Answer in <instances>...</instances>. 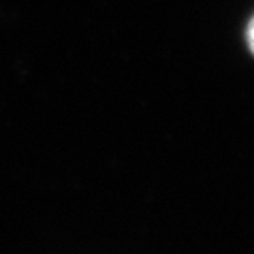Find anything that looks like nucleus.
Segmentation results:
<instances>
[{"label": "nucleus", "instance_id": "nucleus-1", "mask_svg": "<svg viewBox=\"0 0 254 254\" xmlns=\"http://www.w3.org/2000/svg\"><path fill=\"white\" fill-rule=\"evenodd\" d=\"M247 42H249V47H251V51L254 55V17L251 19L249 28H247Z\"/></svg>", "mask_w": 254, "mask_h": 254}]
</instances>
